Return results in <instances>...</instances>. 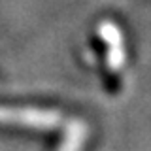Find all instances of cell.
<instances>
[{"mask_svg": "<svg viewBox=\"0 0 151 151\" xmlns=\"http://www.w3.org/2000/svg\"><path fill=\"white\" fill-rule=\"evenodd\" d=\"M64 115L55 108L0 106V129L30 134H49L63 125Z\"/></svg>", "mask_w": 151, "mask_h": 151, "instance_id": "cell-1", "label": "cell"}, {"mask_svg": "<svg viewBox=\"0 0 151 151\" xmlns=\"http://www.w3.org/2000/svg\"><path fill=\"white\" fill-rule=\"evenodd\" d=\"M57 130L53 151H83L89 142V125L83 119H64Z\"/></svg>", "mask_w": 151, "mask_h": 151, "instance_id": "cell-2", "label": "cell"}]
</instances>
